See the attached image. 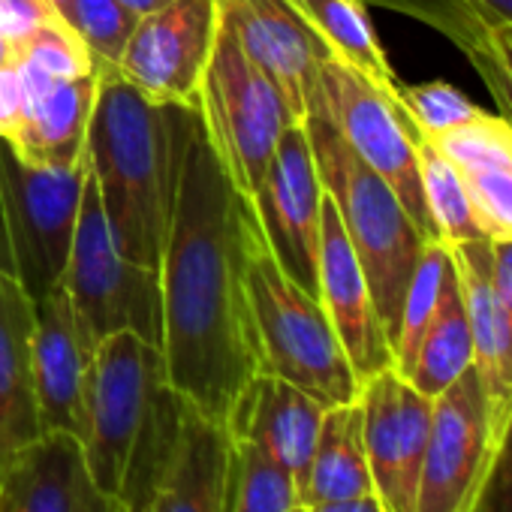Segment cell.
Listing matches in <instances>:
<instances>
[{"mask_svg": "<svg viewBox=\"0 0 512 512\" xmlns=\"http://www.w3.org/2000/svg\"><path fill=\"white\" fill-rule=\"evenodd\" d=\"M250 202L223 172L196 106L184 112L178 184L160 253L163 362L172 389L205 419L226 416L260 374L250 323L247 266Z\"/></svg>", "mask_w": 512, "mask_h": 512, "instance_id": "cell-1", "label": "cell"}, {"mask_svg": "<svg viewBox=\"0 0 512 512\" xmlns=\"http://www.w3.org/2000/svg\"><path fill=\"white\" fill-rule=\"evenodd\" d=\"M94 73L97 100L85 142L88 172L118 253L157 269L178 184L181 124L190 106L151 103L118 70Z\"/></svg>", "mask_w": 512, "mask_h": 512, "instance_id": "cell-2", "label": "cell"}, {"mask_svg": "<svg viewBox=\"0 0 512 512\" xmlns=\"http://www.w3.org/2000/svg\"><path fill=\"white\" fill-rule=\"evenodd\" d=\"M187 401L172 389L160 347L118 332L94 350L88 431L91 476L127 512H151L175 461Z\"/></svg>", "mask_w": 512, "mask_h": 512, "instance_id": "cell-3", "label": "cell"}, {"mask_svg": "<svg viewBox=\"0 0 512 512\" xmlns=\"http://www.w3.org/2000/svg\"><path fill=\"white\" fill-rule=\"evenodd\" d=\"M305 127L323 190L338 208L341 226L368 278L383 332L392 347L398 335L401 302L428 235L413 223L395 190L353 154L317 97L311 100Z\"/></svg>", "mask_w": 512, "mask_h": 512, "instance_id": "cell-4", "label": "cell"}, {"mask_svg": "<svg viewBox=\"0 0 512 512\" xmlns=\"http://www.w3.org/2000/svg\"><path fill=\"white\" fill-rule=\"evenodd\" d=\"M244 287L260 371L299 386L326 410L353 404L362 383L353 374L320 299L281 269L253 208L247 220Z\"/></svg>", "mask_w": 512, "mask_h": 512, "instance_id": "cell-5", "label": "cell"}, {"mask_svg": "<svg viewBox=\"0 0 512 512\" xmlns=\"http://www.w3.org/2000/svg\"><path fill=\"white\" fill-rule=\"evenodd\" d=\"M88 160L64 169L25 163L0 139V269L40 302L64 281Z\"/></svg>", "mask_w": 512, "mask_h": 512, "instance_id": "cell-6", "label": "cell"}, {"mask_svg": "<svg viewBox=\"0 0 512 512\" xmlns=\"http://www.w3.org/2000/svg\"><path fill=\"white\" fill-rule=\"evenodd\" d=\"M196 112L232 187L250 199L275 157L284 130L296 121L281 91L253 67L223 19L196 94Z\"/></svg>", "mask_w": 512, "mask_h": 512, "instance_id": "cell-7", "label": "cell"}, {"mask_svg": "<svg viewBox=\"0 0 512 512\" xmlns=\"http://www.w3.org/2000/svg\"><path fill=\"white\" fill-rule=\"evenodd\" d=\"M61 287L94 347L118 332H133L148 344H163L160 272L118 253L97 184L88 172L79 223Z\"/></svg>", "mask_w": 512, "mask_h": 512, "instance_id": "cell-8", "label": "cell"}, {"mask_svg": "<svg viewBox=\"0 0 512 512\" xmlns=\"http://www.w3.org/2000/svg\"><path fill=\"white\" fill-rule=\"evenodd\" d=\"M314 97L332 118L341 139L353 148V154L395 190L413 223L428 238H434L419 187L416 133L398 97L380 91L371 79L332 55H326L320 64V85Z\"/></svg>", "mask_w": 512, "mask_h": 512, "instance_id": "cell-9", "label": "cell"}, {"mask_svg": "<svg viewBox=\"0 0 512 512\" xmlns=\"http://www.w3.org/2000/svg\"><path fill=\"white\" fill-rule=\"evenodd\" d=\"M323 199L326 190L320 181L308 127L296 121L284 130L260 187L250 196V208L281 269L314 296Z\"/></svg>", "mask_w": 512, "mask_h": 512, "instance_id": "cell-10", "label": "cell"}, {"mask_svg": "<svg viewBox=\"0 0 512 512\" xmlns=\"http://www.w3.org/2000/svg\"><path fill=\"white\" fill-rule=\"evenodd\" d=\"M494 452V428L476 368L434 398L416 512H473Z\"/></svg>", "mask_w": 512, "mask_h": 512, "instance_id": "cell-11", "label": "cell"}, {"mask_svg": "<svg viewBox=\"0 0 512 512\" xmlns=\"http://www.w3.org/2000/svg\"><path fill=\"white\" fill-rule=\"evenodd\" d=\"M217 25V0H172L139 16L115 70L151 103L196 106Z\"/></svg>", "mask_w": 512, "mask_h": 512, "instance_id": "cell-12", "label": "cell"}, {"mask_svg": "<svg viewBox=\"0 0 512 512\" xmlns=\"http://www.w3.org/2000/svg\"><path fill=\"white\" fill-rule=\"evenodd\" d=\"M356 401L374 497L383 512H416L434 398L386 368L362 383Z\"/></svg>", "mask_w": 512, "mask_h": 512, "instance_id": "cell-13", "label": "cell"}, {"mask_svg": "<svg viewBox=\"0 0 512 512\" xmlns=\"http://www.w3.org/2000/svg\"><path fill=\"white\" fill-rule=\"evenodd\" d=\"M217 13L253 67L281 91L293 121L305 124L329 55L320 37L287 0H217Z\"/></svg>", "mask_w": 512, "mask_h": 512, "instance_id": "cell-14", "label": "cell"}, {"mask_svg": "<svg viewBox=\"0 0 512 512\" xmlns=\"http://www.w3.org/2000/svg\"><path fill=\"white\" fill-rule=\"evenodd\" d=\"M94 350L64 287L34 302V389L43 434L85 440Z\"/></svg>", "mask_w": 512, "mask_h": 512, "instance_id": "cell-15", "label": "cell"}, {"mask_svg": "<svg viewBox=\"0 0 512 512\" xmlns=\"http://www.w3.org/2000/svg\"><path fill=\"white\" fill-rule=\"evenodd\" d=\"M317 299H320L359 383L392 368V347L383 332L368 278L356 260L353 244L341 226L338 208L332 205L329 196L323 199Z\"/></svg>", "mask_w": 512, "mask_h": 512, "instance_id": "cell-16", "label": "cell"}, {"mask_svg": "<svg viewBox=\"0 0 512 512\" xmlns=\"http://www.w3.org/2000/svg\"><path fill=\"white\" fill-rule=\"evenodd\" d=\"M0 512H127L91 476L82 440L46 431L0 464Z\"/></svg>", "mask_w": 512, "mask_h": 512, "instance_id": "cell-17", "label": "cell"}, {"mask_svg": "<svg viewBox=\"0 0 512 512\" xmlns=\"http://www.w3.org/2000/svg\"><path fill=\"white\" fill-rule=\"evenodd\" d=\"M323 416L326 407L317 398L260 371L238 392L223 428L232 443H250L275 458L299 485L314 455Z\"/></svg>", "mask_w": 512, "mask_h": 512, "instance_id": "cell-18", "label": "cell"}, {"mask_svg": "<svg viewBox=\"0 0 512 512\" xmlns=\"http://www.w3.org/2000/svg\"><path fill=\"white\" fill-rule=\"evenodd\" d=\"M452 256L473 338V368L479 374L497 440V431L512 404V320L491 284V241L470 238L452 244Z\"/></svg>", "mask_w": 512, "mask_h": 512, "instance_id": "cell-19", "label": "cell"}, {"mask_svg": "<svg viewBox=\"0 0 512 512\" xmlns=\"http://www.w3.org/2000/svg\"><path fill=\"white\" fill-rule=\"evenodd\" d=\"M431 142V139H428ZM461 175L479 232L488 241L512 238V121L479 112L431 142Z\"/></svg>", "mask_w": 512, "mask_h": 512, "instance_id": "cell-20", "label": "cell"}, {"mask_svg": "<svg viewBox=\"0 0 512 512\" xmlns=\"http://www.w3.org/2000/svg\"><path fill=\"white\" fill-rule=\"evenodd\" d=\"M43 434L34 389V299L0 269V464Z\"/></svg>", "mask_w": 512, "mask_h": 512, "instance_id": "cell-21", "label": "cell"}, {"mask_svg": "<svg viewBox=\"0 0 512 512\" xmlns=\"http://www.w3.org/2000/svg\"><path fill=\"white\" fill-rule=\"evenodd\" d=\"M232 440L223 425L184 407V428L169 476L151 512H226Z\"/></svg>", "mask_w": 512, "mask_h": 512, "instance_id": "cell-22", "label": "cell"}, {"mask_svg": "<svg viewBox=\"0 0 512 512\" xmlns=\"http://www.w3.org/2000/svg\"><path fill=\"white\" fill-rule=\"evenodd\" d=\"M97 100V73L49 85L31 106L10 142L31 166H76L85 160L88 124Z\"/></svg>", "mask_w": 512, "mask_h": 512, "instance_id": "cell-23", "label": "cell"}, {"mask_svg": "<svg viewBox=\"0 0 512 512\" xmlns=\"http://www.w3.org/2000/svg\"><path fill=\"white\" fill-rule=\"evenodd\" d=\"M296 491H299V506L374 494L359 401L326 410L314 455Z\"/></svg>", "mask_w": 512, "mask_h": 512, "instance_id": "cell-24", "label": "cell"}, {"mask_svg": "<svg viewBox=\"0 0 512 512\" xmlns=\"http://www.w3.org/2000/svg\"><path fill=\"white\" fill-rule=\"evenodd\" d=\"M287 4L308 22L332 58L371 79L380 91L398 97L395 70L377 40L374 22L362 0H287Z\"/></svg>", "mask_w": 512, "mask_h": 512, "instance_id": "cell-25", "label": "cell"}, {"mask_svg": "<svg viewBox=\"0 0 512 512\" xmlns=\"http://www.w3.org/2000/svg\"><path fill=\"white\" fill-rule=\"evenodd\" d=\"M455 281H458V272H455L452 247L443 244L440 238H425L416 269L407 284V293H404V302H401L398 335L392 344V368L401 377L410 371L419 341H422L425 329L431 326V320L437 317V311Z\"/></svg>", "mask_w": 512, "mask_h": 512, "instance_id": "cell-26", "label": "cell"}, {"mask_svg": "<svg viewBox=\"0 0 512 512\" xmlns=\"http://www.w3.org/2000/svg\"><path fill=\"white\" fill-rule=\"evenodd\" d=\"M467 368H473V338L461 302L458 281L446 293L437 317L425 329L419 350L413 356L410 371L404 374L422 395L437 398L443 389H449Z\"/></svg>", "mask_w": 512, "mask_h": 512, "instance_id": "cell-27", "label": "cell"}, {"mask_svg": "<svg viewBox=\"0 0 512 512\" xmlns=\"http://www.w3.org/2000/svg\"><path fill=\"white\" fill-rule=\"evenodd\" d=\"M416 148H419V187H422L434 238H440L449 247L470 238H485L476 226L458 169L428 139L416 136Z\"/></svg>", "mask_w": 512, "mask_h": 512, "instance_id": "cell-28", "label": "cell"}, {"mask_svg": "<svg viewBox=\"0 0 512 512\" xmlns=\"http://www.w3.org/2000/svg\"><path fill=\"white\" fill-rule=\"evenodd\" d=\"M299 491L293 473L250 443H232L226 512H296Z\"/></svg>", "mask_w": 512, "mask_h": 512, "instance_id": "cell-29", "label": "cell"}, {"mask_svg": "<svg viewBox=\"0 0 512 512\" xmlns=\"http://www.w3.org/2000/svg\"><path fill=\"white\" fill-rule=\"evenodd\" d=\"M139 16L121 0H73L70 28L88 49L94 70H115Z\"/></svg>", "mask_w": 512, "mask_h": 512, "instance_id": "cell-30", "label": "cell"}, {"mask_svg": "<svg viewBox=\"0 0 512 512\" xmlns=\"http://www.w3.org/2000/svg\"><path fill=\"white\" fill-rule=\"evenodd\" d=\"M398 103L422 139H440L464 121L476 118L482 109L449 82H422V85H398Z\"/></svg>", "mask_w": 512, "mask_h": 512, "instance_id": "cell-31", "label": "cell"}, {"mask_svg": "<svg viewBox=\"0 0 512 512\" xmlns=\"http://www.w3.org/2000/svg\"><path fill=\"white\" fill-rule=\"evenodd\" d=\"M362 4L383 7L398 16L416 19L425 28H434L449 43H455L464 52V58L479 46L482 31L488 25L473 7V0H362Z\"/></svg>", "mask_w": 512, "mask_h": 512, "instance_id": "cell-32", "label": "cell"}, {"mask_svg": "<svg viewBox=\"0 0 512 512\" xmlns=\"http://www.w3.org/2000/svg\"><path fill=\"white\" fill-rule=\"evenodd\" d=\"M16 61L40 76L43 82H64V79H79L94 73V61L82 40L61 22L46 25L40 34H34L19 52Z\"/></svg>", "mask_w": 512, "mask_h": 512, "instance_id": "cell-33", "label": "cell"}, {"mask_svg": "<svg viewBox=\"0 0 512 512\" xmlns=\"http://www.w3.org/2000/svg\"><path fill=\"white\" fill-rule=\"evenodd\" d=\"M467 61L503 109V118L512 121V25L488 22L479 46L467 55Z\"/></svg>", "mask_w": 512, "mask_h": 512, "instance_id": "cell-34", "label": "cell"}, {"mask_svg": "<svg viewBox=\"0 0 512 512\" xmlns=\"http://www.w3.org/2000/svg\"><path fill=\"white\" fill-rule=\"evenodd\" d=\"M473 512H512V404L497 431L491 464Z\"/></svg>", "mask_w": 512, "mask_h": 512, "instance_id": "cell-35", "label": "cell"}, {"mask_svg": "<svg viewBox=\"0 0 512 512\" xmlns=\"http://www.w3.org/2000/svg\"><path fill=\"white\" fill-rule=\"evenodd\" d=\"M61 22L46 0H0V37L13 49V55L46 25ZM64 25V22H61Z\"/></svg>", "mask_w": 512, "mask_h": 512, "instance_id": "cell-36", "label": "cell"}, {"mask_svg": "<svg viewBox=\"0 0 512 512\" xmlns=\"http://www.w3.org/2000/svg\"><path fill=\"white\" fill-rule=\"evenodd\" d=\"M28 112V97H25V82H22V70L13 61H7L0 67V139L13 142L22 121Z\"/></svg>", "mask_w": 512, "mask_h": 512, "instance_id": "cell-37", "label": "cell"}, {"mask_svg": "<svg viewBox=\"0 0 512 512\" xmlns=\"http://www.w3.org/2000/svg\"><path fill=\"white\" fill-rule=\"evenodd\" d=\"M491 284L512 320V238L509 241H491Z\"/></svg>", "mask_w": 512, "mask_h": 512, "instance_id": "cell-38", "label": "cell"}, {"mask_svg": "<svg viewBox=\"0 0 512 512\" xmlns=\"http://www.w3.org/2000/svg\"><path fill=\"white\" fill-rule=\"evenodd\" d=\"M305 512H383L380 500L374 494H362V497H347V500H329V503H317V506H302Z\"/></svg>", "mask_w": 512, "mask_h": 512, "instance_id": "cell-39", "label": "cell"}, {"mask_svg": "<svg viewBox=\"0 0 512 512\" xmlns=\"http://www.w3.org/2000/svg\"><path fill=\"white\" fill-rule=\"evenodd\" d=\"M473 7L485 22H503L512 25V0H473Z\"/></svg>", "mask_w": 512, "mask_h": 512, "instance_id": "cell-40", "label": "cell"}, {"mask_svg": "<svg viewBox=\"0 0 512 512\" xmlns=\"http://www.w3.org/2000/svg\"><path fill=\"white\" fill-rule=\"evenodd\" d=\"M121 4H124L127 10H133L136 16H148V13H154V10L172 4V0H121Z\"/></svg>", "mask_w": 512, "mask_h": 512, "instance_id": "cell-41", "label": "cell"}, {"mask_svg": "<svg viewBox=\"0 0 512 512\" xmlns=\"http://www.w3.org/2000/svg\"><path fill=\"white\" fill-rule=\"evenodd\" d=\"M46 4L52 7V13L70 28V16H73V0H46ZM73 31V28H70Z\"/></svg>", "mask_w": 512, "mask_h": 512, "instance_id": "cell-42", "label": "cell"}, {"mask_svg": "<svg viewBox=\"0 0 512 512\" xmlns=\"http://www.w3.org/2000/svg\"><path fill=\"white\" fill-rule=\"evenodd\" d=\"M16 55H13V49H10V43L4 40V37H0V67H4L7 61H13Z\"/></svg>", "mask_w": 512, "mask_h": 512, "instance_id": "cell-43", "label": "cell"}, {"mask_svg": "<svg viewBox=\"0 0 512 512\" xmlns=\"http://www.w3.org/2000/svg\"><path fill=\"white\" fill-rule=\"evenodd\" d=\"M296 512H305V509H302V506H299V509H296Z\"/></svg>", "mask_w": 512, "mask_h": 512, "instance_id": "cell-44", "label": "cell"}]
</instances>
